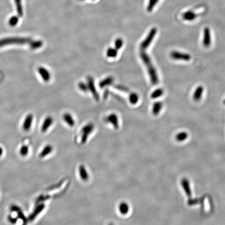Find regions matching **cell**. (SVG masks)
I'll return each mask as SVG.
<instances>
[{
    "label": "cell",
    "instance_id": "cell-26",
    "mask_svg": "<svg viewBox=\"0 0 225 225\" xmlns=\"http://www.w3.org/2000/svg\"><path fill=\"white\" fill-rule=\"evenodd\" d=\"M43 46V42L41 41H31L30 42V48L32 49L35 50L39 49Z\"/></svg>",
    "mask_w": 225,
    "mask_h": 225
},
{
    "label": "cell",
    "instance_id": "cell-12",
    "mask_svg": "<svg viewBox=\"0 0 225 225\" xmlns=\"http://www.w3.org/2000/svg\"><path fill=\"white\" fill-rule=\"evenodd\" d=\"M53 121V120L52 117H51V116H48L44 120V122H43V123L42 124V127H41V131H42V132H46V131L48 130V128L52 124Z\"/></svg>",
    "mask_w": 225,
    "mask_h": 225
},
{
    "label": "cell",
    "instance_id": "cell-10",
    "mask_svg": "<svg viewBox=\"0 0 225 225\" xmlns=\"http://www.w3.org/2000/svg\"><path fill=\"white\" fill-rule=\"evenodd\" d=\"M38 72L44 81L48 82L51 79V74H50L49 72L44 67H39L38 68Z\"/></svg>",
    "mask_w": 225,
    "mask_h": 225
},
{
    "label": "cell",
    "instance_id": "cell-1",
    "mask_svg": "<svg viewBox=\"0 0 225 225\" xmlns=\"http://www.w3.org/2000/svg\"><path fill=\"white\" fill-rule=\"evenodd\" d=\"M140 56L141 60H142L144 65L146 66L152 83L153 85H157L159 83L158 75L149 55L145 51L141 50Z\"/></svg>",
    "mask_w": 225,
    "mask_h": 225
},
{
    "label": "cell",
    "instance_id": "cell-23",
    "mask_svg": "<svg viewBox=\"0 0 225 225\" xmlns=\"http://www.w3.org/2000/svg\"><path fill=\"white\" fill-rule=\"evenodd\" d=\"M129 100L131 104L135 105L139 101V96L137 93H135V92L131 93L129 95Z\"/></svg>",
    "mask_w": 225,
    "mask_h": 225
},
{
    "label": "cell",
    "instance_id": "cell-6",
    "mask_svg": "<svg viewBox=\"0 0 225 225\" xmlns=\"http://www.w3.org/2000/svg\"><path fill=\"white\" fill-rule=\"evenodd\" d=\"M171 57L173 60L189 61L191 60V56L187 53H182L178 51H172L170 54Z\"/></svg>",
    "mask_w": 225,
    "mask_h": 225
},
{
    "label": "cell",
    "instance_id": "cell-38",
    "mask_svg": "<svg viewBox=\"0 0 225 225\" xmlns=\"http://www.w3.org/2000/svg\"><path fill=\"white\" fill-rule=\"evenodd\" d=\"M2 154H3V149L2 148L0 147V157L2 156Z\"/></svg>",
    "mask_w": 225,
    "mask_h": 225
},
{
    "label": "cell",
    "instance_id": "cell-2",
    "mask_svg": "<svg viewBox=\"0 0 225 225\" xmlns=\"http://www.w3.org/2000/svg\"><path fill=\"white\" fill-rule=\"evenodd\" d=\"M30 38H11L2 39L0 40V47L10 44H26L30 43L31 41Z\"/></svg>",
    "mask_w": 225,
    "mask_h": 225
},
{
    "label": "cell",
    "instance_id": "cell-35",
    "mask_svg": "<svg viewBox=\"0 0 225 225\" xmlns=\"http://www.w3.org/2000/svg\"><path fill=\"white\" fill-rule=\"evenodd\" d=\"M115 88L119 90H121L122 91L127 92L128 91V89L125 87L122 86V85H117L115 86Z\"/></svg>",
    "mask_w": 225,
    "mask_h": 225
},
{
    "label": "cell",
    "instance_id": "cell-3",
    "mask_svg": "<svg viewBox=\"0 0 225 225\" xmlns=\"http://www.w3.org/2000/svg\"><path fill=\"white\" fill-rule=\"evenodd\" d=\"M157 32V29L156 28H153L151 31L149 32L148 36L146 38L141 42L140 44V50L142 51H145V50L149 46L151 43L152 41L154 39L155 36L156 35Z\"/></svg>",
    "mask_w": 225,
    "mask_h": 225
},
{
    "label": "cell",
    "instance_id": "cell-29",
    "mask_svg": "<svg viewBox=\"0 0 225 225\" xmlns=\"http://www.w3.org/2000/svg\"><path fill=\"white\" fill-rule=\"evenodd\" d=\"M123 46V40L120 38L116 39L115 42V46L116 50H120Z\"/></svg>",
    "mask_w": 225,
    "mask_h": 225
},
{
    "label": "cell",
    "instance_id": "cell-36",
    "mask_svg": "<svg viewBox=\"0 0 225 225\" xmlns=\"http://www.w3.org/2000/svg\"><path fill=\"white\" fill-rule=\"evenodd\" d=\"M20 208L19 206H18L16 205H12L11 206V208H10L11 211L12 212H16V213Z\"/></svg>",
    "mask_w": 225,
    "mask_h": 225
},
{
    "label": "cell",
    "instance_id": "cell-32",
    "mask_svg": "<svg viewBox=\"0 0 225 225\" xmlns=\"http://www.w3.org/2000/svg\"><path fill=\"white\" fill-rule=\"evenodd\" d=\"M158 1V0H149V6L148 7V11H151L153 9V7L156 4L157 2Z\"/></svg>",
    "mask_w": 225,
    "mask_h": 225
},
{
    "label": "cell",
    "instance_id": "cell-25",
    "mask_svg": "<svg viewBox=\"0 0 225 225\" xmlns=\"http://www.w3.org/2000/svg\"><path fill=\"white\" fill-rule=\"evenodd\" d=\"M15 4L16 6V9L17 11V13L19 16H23V7H22V4H21V0H15Z\"/></svg>",
    "mask_w": 225,
    "mask_h": 225
},
{
    "label": "cell",
    "instance_id": "cell-7",
    "mask_svg": "<svg viewBox=\"0 0 225 225\" xmlns=\"http://www.w3.org/2000/svg\"><path fill=\"white\" fill-rule=\"evenodd\" d=\"M44 208H45V205L43 203H41L38 205H37L35 209H34V211H33V212L29 216L28 221L32 222L37 217V216L44 209Z\"/></svg>",
    "mask_w": 225,
    "mask_h": 225
},
{
    "label": "cell",
    "instance_id": "cell-33",
    "mask_svg": "<svg viewBox=\"0 0 225 225\" xmlns=\"http://www.w3.org/2000/svg\"><path fill=\"white\" fill-rule=\"evenodd\" d=\"M49 198V197L48 196H44V195H40V197L37 199L36 200V203L38 204L39 203H41L43 202L44 201L48 200Z\"/></svg>",
    "mask_w": 225,
    "mask_h": 225
},
{
    "label": "cell",
    "instance_id": "cell-21",
    "mask_svg": "<svg viewBox=\"0 0 225 225\" xmlns=\"http://www.w3.org/2000/svg\"><path fill=\"white\" fill-rule=\"evenodd\" d=\"M17 214L18 218H20L23 221L22 225H27L28 223V219L26 217L25 215L23 213V211L21 208H20L18 211L16 212Z\"/></svg>",
    "mask_w": 225,
    "mask_h": 225
},
{
    "label": "cell",
    "instance_id": "cell-34",
    "mask_svg": "<svg viewBox=\"0 0 225 225\" xmlns=\"http://www.w3.org/2000/svg\"><path fill=\"white\" fill-rule=\"evenodd\" d=\"M7 219L9 222H10L11 223L15 224L17 222L18 218L17 217H14L12 215H9L7 217Z\"/></svg>",
    "mask_w": 225,
    "mask_h": 225
},
{
    "label": "cell",
    "instance_id": "cell-31",
    "mask_svg": "<svg viewBox=\"0 0 225 225\" xmlns=\"http://www.w3.org/2000/svg\"><path fill=\"white\" fill-rule=\"evenodd\" d=\"M28 148L26 146H24L20 149V154L23 157H26L28 153Z\"/></svg>",
    "mask_w": 225,
    "mask_h": 225
},
{
    "label": "cell",
    "instance_id": "cell-13",
    "mask_svg": "<svg viewBox=\"0 0 225 225\" xmlns=\"http://www.w3.org/2000/svg\"><path fill=\"white\" fill-rule=\"evenodd\" d=\"M33 120V116L31 114H29L27 115L26 118L25 119L24 124H23V129L25 131H28L31 126L32 122Z\"/></svg>",
    "mask_w": 225,
    "mask_h": 225
},
{
    "label": "cell",
    "instance_id": "cell-28",
    "mask_svg": "<svg viewBox=\"0 0 225 225\" xmlns=\"http://www.w3.org/2000/svg\"><path fill=\"white\" fill-rule=\"evenodd\" d=\"M78 86L80 90H81L82 91L84 92H87L89 90L87 84L83 83V82L79 83L78 84Z\"/></svg>",
    "mask_w": 225,
    "mask_h": 225
},
{
    "label": "cell",
    "instance_id": "cell-9",
    "mask_svg": "<svg viewBox=\"0 0 225 225\" xmlns=\"http://www.w3.org/2000/svg\"><path fill=\"white\" fill-rule=\"evenodd\" d=\"M105 121L111 123L114 127V128L118 129L119 127V123L117 116L115 114H111L106 117Z\"/></svg>",
    "mask_w": 225,
    "mask_h": 225
},
{
    "label": "cell",
    "instance_id": "cell-30",
    "mask_svg": "<svg viewBox=\"0 0 225 225\" xmlns=\"http://www.w3.org/2000/svg\"><path fill=\"white\" fill-rule=\"evenodd\" d=\"M18 22V17L17 16H13L9 20V24L11 26H15Z\"/></svg>",
    "mask_w": 225,
    "mask_h": 225
},
{
    "label": "cell",
    "instance_id": "cell-15",
    "mask_svg": "<svg viewBox=\"0 0 225 225\" xmlns=\"http://www.w3.org/2000/svg\"><path fill=\"white\" fill-rule=\"evenodd\" d=\"M163 107V103L160 102H157L153 104L152 107V113L153 115L157 116L160 114Z\"/></svg>",
    "mask_w": 225,
    "mask_h": 225
},
{
    "label": "cell",
    "instance_id": "cell-16",
    "mask_svg": "<svg viewBox=\"0 0 225 225\" xmlns=\"http://www.w3.org/2000/svg\"><path fill=\"white\" fill-rule=\"evenodd\" d=\"M63 120L65 123L70 127H74L75 125V120L72 116L69 113H65L63 115Z\"/></svg>",
    "mask_w": 225,
    "mask_h": 225
},
{
    "label": "cell",
    "instance_id": "cell-11",
    "mask_svg": "<svg viewBox=\"0 0 225 225\" xmlns=\"http://www.w3.org/2000/svg\"><path fill=\"white\" fill-rule=\"evenodd\" d=\"M203 90H204L203 87L201 86H200L197 87V89L194 91V97H193L194 100L196 101V102H198V101L200 100L201 98H202V97Z\"/></svg>",
    "mask_w": 225,
    "mask_h": 225
},
{
    "label": "cell",
    "instance_id": "cell-37",
    "mask_svg": "<svg viewBox=\"0 0 225 225\" xmlns=\"http://www.w3.org/2000/svg\"><path fill=\"white\" fill-rule=\"evenodd\" d=\"M109 91L107 90H106L104 92V98H106L107 97L109 96Z\"/></svg>",
    "mask_w": 225,
    "mask_h": 225
},
{
    "label": "cell",
    "instance_id": "cell-14",
    "mask_svg": "<svg viewBox=\"0 0 225 225\" xmlns=\"http://www.w3.org/2000/svg\"><path fill=\"white\" fill-rule=\"evenodd\" d=\"M113 83H114V78L112 76H109L100 82L99 87L101 89H103L107 86H110Z\"/></svg>",
    "mask_w": 225,
    "mask_h": 225
},
{
    "label": "cell",
    "instance_id": "cell-19",
    "mask_svg": "<svg viewBox=\"0 0 225 225\" xmlns=\"http://www.w3.org/2000/svg\"><path fill=\"white\" fill-rule=\"evenodd\" d=\"M118 50L115 48H109L106 51V55L109 58H115L117 56Z\"/></svg>",
    "mask_w": 225,
    "mask_h": 225
},
{
    "label": "cell",
    "instance_id": "cell-8",
    "mask_svg": "<svg viewBox=\"0 0 225 225\" xmlns=\"http://www.w3.org/2000/svg\"><path fill=\"white\" fill-rule=\"evenodd\" d=\"M211 44V32L208 27L204 29V37L203 40V44L204 47L208 48Z\"/></svg>",
    "mask_w": 225,
    "mask_h": 225
},
{
    "label": "cell",
    "instance_id": "cell-5",
    "mask_svg": "<svg viewBox=\"0 0 225 225\" xmlns=\"http://www.w3.org/2000/svg\"><path fill=\"white\" fill-rule=\"evenodd\" d=\"M87 85H88V89L92 94L93 98H94L95 101H98L100 100V97L95 88L94 79L91 76H88L87 78Z\"/></svg>",
    "mask_w": 225,
    "mask_h": 225
},
{
    "label": "cell",
    "instance_id": "cell-39",
    "mask_svg": "<svg viewBox=\"0 0 225 225\" xmlns=\"http://www.w3.org/2000/svg\"><path fill=\"white\" fill-rule=\"evenodd\" d=\"M79 1H84V0H79Z\"/></svg>",
    "mask_w": 225,
    "mask_h": 225
},
{
    "label": "cell",
    "instance_id": "cell-27",
    "mask_svg": "<svg viewBox=\"0 0 225 225\" xmlns=\"http://www.w3.org/2000/svg\"><path fill=\"white\" fill-rule=\"evenodd\" d=\"M187 136H188V135L186 132H180L176 135V139L179 141H182L185 140V139L187 138Z\"/></svg>",
    "mask_w": 225,
    "mask_h": 225
},
{
    "label": "cell",
    "instance_id": "cell-20",
    "mask_svg": "<svg viewBox=\"0 0 225 225\" xmlns=\"http://www.w3.org/2000/svg\"><path fill=\"white\" fill-rule=\"evenodd\" d=\"M119 210L121 214H126L129 211V206L128 204L126 203H121L119 206Z\"/></svg>",
    "mask_w": 225,
    "mask_h": 225
},
{
    "label": "cell",
    "instance_id": "cell-18",
    "mask_svg": "<svg viewBox=\"0 0 225 225\" xmlns=\"http://www.w3.org/2000/svg\"><path fill=\"white\" fill-rule=\"evenodd\" d=\"M79 172H80V175L81 177V179L84 180V181H87L88 179L89 178V175L87 172L86 169L85 168L84 166L81 165L79 167Z\"/></svg>",
    "mask_w": 225,
    "mask_h": 225
},
{
    "label": "cell",
    "instance_id": "cell-17",
    "mask_svg": "<svg viewBox=\"0 0 225 225\" xmlns=\"http://www.w3.org/2000/svg\"><path fill=\"white\" fill-rule=\"evenodd\" d=\"M52 149H53V148L51 146H50V145L46 146L44 147V149L41 151L39 157H40L41 158H43L47 156L49 154L51 153V152L52 151Z\"/></svg>",
    "mask_w": 225,
    "mask_h": 225
},
{
    "label": "cell",
    "instance_id": "cell-4",
    "mask_svg": "<svg viewBox=\"0 0 225 225\" xmlns=\"http://www.w3.org/2000/svg\"><path fill=\"white\" fill-rule=\"evenodd\" d=\"M94 128V126L92 123H89L84 126L81 130V142L85 143L86 142L89 135L93 131Z\"/></svg>",
    "mask_w": 225,
    "mask_h": 225
},
{
    "label": "cell",
    "instance_id": "cell-24",
    "mask_svg": "<svg viewBox=\"0 0 225 225\" xmlns=\"http://www.w3.org/2000/svg\"><path fill=\"white\" fill-rule=\"evenodd\" d=\"M163 93L164 90L161 88H159L157 90H155L152 93L151 97L152 98H153V99L158 98L161 97L163 94Z\"/></svg>",
    "mask_w": 225,
    "mask_h": 225
},
{
    "label": "cell",
    "instance_id": "cell-22",
    "mask_svg": "<svg viewBox=\"0 0 225 225\" xmlns=\"http://www.w3.org/2000/svg\"><path fill=\"white\" fill-rule=\"evenodd\" d=\"M196 16H197V15L194 14V12L189 11V12L185 13V14H183V18L187 20H192L194 19H195Z\"/></svg>",
    "mask_w": 225,
    "mask_h": 225
}]
</instances>
